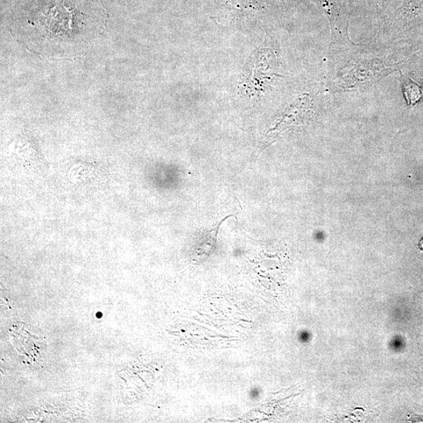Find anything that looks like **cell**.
Masks as SVG:
<instances>
[{"label":"cell","instance_id":"6da1fadb","mask_svg":"<svg viewBox=\"0 0 423 423\" xmlns=\"http://www.w3.org/2000/svg\"><path fill=\"white\" fill-rule=\"evenodd\" d=\"M402 63L398 54L389 52V46L380 51L362 45L329 68L327 90L333 96L363 94L400 70Z\"/></svg>","mask_w":423,"mask_h":423},{"label":"cell","instance_id":"7a4b0ae2","mask_svg":"<svg viewBox=\"0 0 423 423\" xmlns=\"http://www.w3.org/2000/svg\"><path fill=\"white\" fill-rule=\"evenodd\" d=\"M27 24L33 27L34 39L51 49L85 46L97 32L86 23L83 13L65 4L45 6Z\"/></svg>","mask_w":423,"mask_h":423},{"label":"cell","instance_id":"3957f363","mask_svg":"<svg viewBox=\"0 0 423 423\" xmlns=\"http://www.w3.org/2000/svg\"><path fill=\"white\" fill-rule=\"evenodd\" d=\"M286 78L278 52L270 45H262L247 61L241 87L250 98L260 99L276 90Z\"/></svg>","mask_w":423,"mask_h":423},{"label":"cell","instance_id":"277c9868","mask_svg":"<svg viewBox=\"0 0 423 423\" xmlns=\"http://www.w3.org/2000/svg\"><path fill=\"white\" fill-rule=\"evenodd\" d=\"M16 143L14 154H17V155H14V157H17L20 161V164L40 166L44 164V161L42 159V154L30 139L21 138Z\"/></svg>","mask_w":423,"mask_h":423},{"label":"cell","instance_id":"5b68a950","mask_svg":"<svg viewBox=\"0 0 423 423\" xmlns=\"http://www.w3.org/2000/svg\"><path fill=\"white\" fill-rule=\"evenodd\" d=\"M400 82L407 104L412 107V106L421 100L422 92L419 85L407 76L402 75Z\"/></svg>","mask_w":423,"mask_h":423},{"label":"cell","instance_id":"8992f818","mask_svg":"<svg viewBox=\"0 0 423 423\" xmlns=\"http://www.w3.org/2000/svg\"><path fill=\"white\" fill-rule=\"evenodd\" d=\"M234 8L241 12L256 11L259 8L258 0H228Z\"/></svg>","mask_w":423,"mask_h":423},{"label":"cell","instance_id":"52a82bcc","mask_svg":"<svg viewBox=\"0 0 423 423\" xmlns=\"http://www.w3.org/2000/svg\"><path fill=\"white\" fill-rule=\"evenodd\" d=\"M251 396L252 398H257V389L252 391V392H251Z\"/></svg>","mask_w":423,"mask_h":423},{"label":"cell","instance_id":"ba28073f","mask_svg":"<svg viewBox=\"0 0 423 423\" xmlns=\"http://www.w3.org/2000/svg\"><path fill=\"white\" fill-rule=\"evenodd\" d=\"M419 248L422 251H423V238L421 240V242L419 243Z\"/></svg>","mask_w":423,"mask_h":423}]
</instances>
